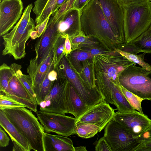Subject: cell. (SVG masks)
Instances as JSON below:
<instances>
[{"mask_svg": "<svg viewBox=\"0 0 151 151\" xmlns=\"http://www.w3.org/2000/svg\"><path fill=\"white\" fill-rule=\"evenodd\" d=\"M94 77L96 87L107 103L115 105L112 97L115 85H119V78L127 67L136 63L116 51L95 55L93 57Z\"/></svg>", "mask_w": 151, "mask_h": 151, "instance_id": "1", "label": "cell"}, {"mask_svg": "<svg viewBox=\"0 0 151 151\" xmlns=\"http://www.w3.org/2000/svg\"><path fill=\"white\" fill-rule=\"evenodd\" d=\"M10 122L28 141L31 150L44 151V129L32 111L24 107L3 110Z\"/></svg>", "mask_w": 151, "mask_h": 151, "instance_id": "2", "label": "cell"}, {"mask_svg": "<svg viewBox=\"0 0 151 151\" xmlns=\"http://www.w3.org/2000/svg\"><path fill=\"white\" fill-rule=\"evenodd\" d=\"M31 11L24 10L19 21L12 30L2 36L4 49L2 55L12 56L16 60L26 54V44L31 32L35 29V22L30 17Z\"/></svg>", "mask_w": 151, "mask_h": 151, "instance_id": "3", "label": "cell"}, {"mask_svg": "<svg viewBox=\"0 0 151 151\" xmlns=\"http://www.w3.org/2000/svg\"><path fill=\"white\" fill-rule=\"evenodd\" d=\"M151 26L150 1L125 5L124 19L125 43L131 42Z\"/></svg>", "mask_w": 151, "mask_h": 151, "instance_id": "4", "label": "cell"}, {"mask_svg": "<svg viewBox=\"0 0 151 151\" xmlns=\"http://www.w3.org/2000/svg\"><path fill=\"white\" fill-rule=\"evenodd\" d=\"M81 31L88 34L113 38L120 42L106 18L98 0H91L80 12Z\"/></svg>", "mask_w": 151, "mask_h": 151, "instance_id": "5", "label": "cell"}, {"mask_svg": "<svg viewBox=\"0 0 151 151\" xmlns=\"http://www.w3.org/2000/svg\"><path fill=\"white\" fill-rule=\"evenodd\" d=\"M119 84L144 100L151 101V71L131 65L120 74Z\"/></svg>", "mask_w": 151, "mask_h": 151, "instance_id": "6", "label": "cell"}, {"mask_svg": "<svg viewBox=\"0 0 151 151\" xmlns=\"http://www.w3.org/2000/svg\"><path fill=\"white\" fill-rule=\"evenodd\" d=\"M55 68L58 76L67 80L80 97L90 107L102 101L104 97L96 88H91L82 81L72 68L67 56H62Z\"/></svg>", "mask_w": 151, "mask_h": 151, "instance_id": "7", "label": "cell"}, {"mask_svg": "<svg viewBox=\"0 0 151 151\" xmlns=\"http://www.w3.org/2000/svg\"><path fill=\"white\" fill-rule=\"evenodd\" d=\"M104 136L112 151H135L140 143L136 139L114 119L104 128Z\"/></svg>", "mask_w": 151, "mask_h": 151, "instance_id": "8", "label": "cell"}, {"mask_svg": "<svg viewBox=\"0 0 151 151\" xmlns=\"http://www.w3.org/2000/svg\"><path fill=\"white\" fill-rule=\"evenodd\" d=\"M37 118L42 126L44 132L55 133L68 137L75 134L76 121L75 118L65 114L41 111L36 112Z\"/></svg>", "mask_w": 151, "mask_h": 151, "instance_id": "9", "label": "cell"}, {"mask_svg": "<svg viewBox=\"0 0 151 151\" xmlns=\"http://www.w3.org/2000/svg\"><path fill=\"white\" fill-rule=\"evenodd\" d=\"M104 15L121 44L125 43L124 19L125 4L121 0H98Z\"/></svg>", "mask_w": 151, "mask_h": 151, "instance_id": "10", "label": "cell"}, {"mask_svg": "<svg viewBox=\"0 0 151 151\" xmlns=\"http://www.w3.org/2000/svg\"><path fill=\"white\" fill-rule=\"evenodd\" d=\"M68 81L58 76L45 99L39 105L40 110L63 114L68 113L66 90Z\"/></svg>", "mask_w": 151, "mask_h": 151, "instance_id": "11", "label": "cell"}, {"mask_svg": "<svg viewBox=\"0 0 151 151\" xmlns=\"http://www.w3.org/2000/svg\"><path fill=\"white\" fill-rule=\"evenodd\" d=\"M0 36L12 29L22 17L23 5L22 0H3L0 2Z\"/></svg>", "mask_w": 151, "mask_h": 151, "instance_id": "12", "label": "cell"}, {"mask_svg": "<svg viewBox=\"0 0 151 151\" xmlns=\"http://www.w3.org/2000/svg\"><path fill=\"white\" fill-rule=\"evenodd\" d=\"M113 119L136 139L151 125V119L147 115L137 111L127 113L115 112Z\"/></svg>", "mask_w": 151, "mask_h": 151, "instance_id": "13", "label": "cell"}, {"mask_svg": "<svg viewBox=\"0 0 151 151\" xmlns=\"http://www.w3.org/2000/svg\"><path fill=\"white\" fill-rule=\"evenodd\" d=\"M114 110L104 100L90 107L76 119L79 121L95 124L101 130L113 119Z\"/></svg>", "mask_w": 151, "mask_h": 151, "instance_id": "14", "label": "cell"}, {"mask_svg": "<svg viewBox=\"0 0 151 151\" xmlns=\"http://www.w3.org/2000/svg\"><path fill=\"white\" fill-rule=\"evenodd\" d=\"M60 37L57 31L56 22L50 19L46 29L35 43V57L38 64L42 62L48 56Z\"/></svg>", "mask_w": 151, "mask_h": 151, "instance_id": "15", "label": "cell"}, {"mask_svg": "<svg viewBox=\"0 0 151 151\" xmlns=\"http://www.w3.org/2000/svg\"><path fill=\"white\" fill-rule=\"evenodd\" d=\"M16 71L10 78L8 86L4 92L0 93L24 105L26 107L36 113L38 105L37 100L31 95L23 85L17 76Z\"/></svg>", "mask_w": 151, "mask_h": 151, "instance_id": "16", "label": "cell"}, {"mask_svg": "<svg viewBox=\"0 0 151 151\" xmlns=\"http://www.w3.org/2000/svg\"><path fill=\"white\" fill-rule=\"evenodd\" d=\"M54 49L44 61L40 64H37L36 57L29 60L27 68V73L31 78L36 97L46 74L55 59Z\"/></svg>", "mask_w": 151, "mask_h": 151, "instance_id": "17", "label": "cell"}, {"mask_svg": "<svg viewBox=\"0 0 151 151\" xmlns=\"http://www.w3.org/2000/svg\"><path fill=\"white\" fill-rule=\"evenodd\" d=\"M80 12L78 10L71 8L63 14L56 22L57 31L62 36H69L81 31Z\"/></svg>", "mask_w": 151, "mask_h": 151, "instance_id": "18", "label": "cell"}, {"mask_svg": "<svg viewBox=\"0 0 151 151\" xmlns=\"http://www.w3.org/2000/svg\"><path fill=\"white\" fill-rule=\"evenodd\" d=\"M0 125L10 136L13 143V151H30L29 142L10 122L3 111L0 110Z\"/></svg>", "mask_w": 151, "mask_h": 151, "instance_id": "19", "label": "cell"}, {"mask_svg": "<svg viewBox=\"0 0 151 151\" xmlns=\"http://www.w3.org/2000/svg\"><path fill=\"white\" fill-rule=\"evenodd\" d=\"M66 102L68 113L73 115L76 119L90 108L68 81L66 90Z\"/></svg>", "mask_w": 151, "mask_h": 151, "instance_id": "20", "label": "cell"}, {"mask_svg": "<svg viewBox=\"0 0 151 151\" xmlns=\"http://www.w3.org/2000/svg\"><path fill=\"white\" fill-rule=\"evenodd\" d=\"M43 142L44 151H75L72 140L67 137L44 132Z\"/></svg>", "mask_w": 151, "mask_h": 151, "instance_id": "21", "label": "cell"}, {"mask_svg": "<svg viewBox=\"0 0 151 151\" xmlns=\"http://www.w3.org/2000/svg\"><path fill=\"white\" fill-rule=\"evenodd\" d=\"M57 0H36L32 10L36 15V25L43 22L49 16L55 12V6Z\"/></svg>", "mask_w": 151, "mask_h": 151, "instance_id": "22", "label": "cell"}, {"mask_svg": "<svg viewBox=\"0 0 151 151\" xmlns=\"http://www.w3.org/2000/svg\"><path fill=\"white\" fill-rule=\"evenodd\" d=\"M112 97L117 112L121 113H127L136 111L126 98L120 85H115L114 86Z\"/></svg>", "mask_w": 151, "mask_h": 151, "instance_id": "23", "label": "cell"}, {"mask_svg": "<svg viewBox=\"0 0 151 151\" xmlns=\"http://www.w3.org/2000/svg\"><path fill=\"white\" fill-rule=\"evenodd\" d=\"M21 65L13 63L10 66L4 63L0 66V92L4 93L8 86L10 78L19 68Z\"/></svg>", "mask_w": 151, "mask_h": 151, "instance_id": "24", "label": "cell"}, {"mask_svg": "<svg viewBox=\"0 0 151 151\" xmlns=\"http://www.w3.org/2000/svg\"><path fill=\"white\" fill-rule=\"evenodd\" d=\"M101 131L100 127L92 124L79 121L76 123L75 134L83 138L92 137Z\"/></svg>", "mask_w": 151, "mask_h": 151, "instance_id": "25", "label": "cell"}, {"mask_svg": "<svg viewBox=\"0 0 151 151\" xmlns=\"http://www.w3.org/2000/svg\"><path fill=\"white\" fill-rule=\"evenodd\" d=\"M131 43L142 52L151 54V26Z\"/></svg>", "mask_w": 151, "mask_h": 151, "instance_id": "26", "label": "cell"}, {"mask_svg": "<svg viewBox=\"0 0 151 151\" xmlns=\"http://www.w3.org/2000/svg\"><path fill=\"white\" fill-rule=\"evenodd\" d=\"M55 59L52 63L42 82L39 93L36 96V99L39 105L41 102L45 99V97L49 93L54 81H52L49 79L48 74L50 71L55 68Z\"/></svg>", "mask_w": 151, "mask_h": 151, "instance_id": "27", "label": "cell"}, {"mask_svg": "<svg viewBox=\"0 0 151 151\" xmlns=\"http://www.w3.org/2000/svg\"><path fill=\"white\" fill-rule=\"evenodd\" d=\"M116 51L129 60L139 64L142 68L151 71V66L144 60L146 53L137 55L127 53L118 49H117Z\"/></svg>", "mask_w": 151, "mask_h": 151, "instance_id": "28", "label": "cell"}, {"mask_svg": "<svg viewBox=\"0 0 151 151\" xmlns=\"http://www.w3.org/2000/svg\"><path fill=\"white\" fill-rule=\"evenodd\" d=\"M122 91L126 98L135 110L144 114L141 106V103L144 99L127 90L120 85Z\"/></svg>", "mask_w": 151, "mask_h": 151, "instance_id": "29", "label": "cell"}, {"mask_svg": "<svg viewBox=\"0 0 151 151\" xmlns=\"http://www.w3.org/2000/svg\"><path fill=\"white\" fill-rule=\"evenodd\" d=\"M24 107L26 106L4 94H0V110L19 107Z\"/></svg>", "mask_w": 151, "mask_h": 151, "instance_id": "30", "label": "cell"}, {"mask_svg": "<svg viewBox=\"0 0 151 151\" xmlns=\"http://www.w3.org/2000/svg\"><path fill=\"white\" fill-rule=\"evenodd\" d=\"M21 69L19 68L17 71V75L31 95L36 99V95L33 90L30 77L29 75L23 74L21 70Z\"/></svg>", "mask_w": 151, "mask_h": 151, "instance_id": "31", "label": "cell"}, {"mask_svg": "<svg viewBox=\"0 0 151 151\" xmlns=\"http://www.w3.org/2000/svg\"><path fill=\"white\" fill-rule=\"evenodd\" d=\"M65 40L64 37L61 36L58 39L55 44L54 49L55 57V68L64 55L63 52Z\"/></svg>", "mask_w": 151, "mask_h": 151, "instance_id": "32", "label": "cell"}, {"mask_svg": "<svg viewBox=\"0 0 151 151\" xmlns=\"http://www.w3.org/2000/svg\"><path fill=\"white\" fill-rule=\"evenodd\" d=\"M81 77L80 78L89 87L92 88H96L94 79L91 78V71L89 65H85L81 71Z\"/></svg>", "mask_w": 151, "mask_h": 151, "instance_id": "33", "label": "cell"}, {"mask_svg": "<svg viewBox=\"0 0 151 151\" xmlns=\"http://www.w3.org/2000/svg\"><path fill=\"white\" fill-rule=\"evenodd\" d=\"M94 56L88 52L76 51L72 52L70 57L78 62L83 61L86 59L93 58Z\"/></svg>", "mask_w": 151, "mask_h": 151, "instance_id": "34", "label": "cell"}, {"mask_svg": "<svg viewBox=\"0 0 151 151\" xmlns=\"http://www.w3.org/2000/svg\"><path fill=\"white\" fill-rule=\"evenodd\" d=\"M121 45V48L118 49L127 53L137 54L138 53L142 52L140 49L136 47L132 43H125Z\"/></svg>", "mask_w": 151, "mask_h": 151, "instance_id": "35", "label": "cell"}, {"mask_svg": "<svg viewBox=\"0 0 151 151\" xmlns=\"http://www.w3.org/2000/svg\"><path fill=\"white\" fill-rule=\"evenodd\" d=\"M95 150L96 151H112L111 147L104 136L98 140L96 146Z\"/></svg>", "mask_w": 151, "mask_h": 151, "instance_id": "36", "label": "cell"}, {"mask_svg": "<svg viewBox=\"0 0 151 151\" xmlns=\"http://www.w3.org/2000/svg\"><path fill=\"white\" fill-rule=\"evenodd\" d=\"M136 139L140 144L151 141V125L146 131L138 137Z\"/></svg>", "mask_w": 151, "mask_h": 151, "instance_id": "37", "label": "cell"}, {"mask_svg": "<svg viewBox=\"0 0 151 151\" xmlns=\"http://www.w3.org/2000/svg\"><path fill=\"white\" fill-rule=\"evenodd\" d=\"M10 139L1 127L0 128V146L5 147L8 145Z\"/></svg>", "mask_w": 151, "mask_h": 151, "instance_id": "38", "label": "cell"}, {"mask_svg": "<svg viewBox=\"0 0 151 151\" xmlns=\"http://www.w3.org/2000/svg\"><path fill=\"white\" fill-rule=\"evenodd\" d=\"M50 16H49L43 22L38 25H36L35 29L38 33V38H39L44 32L47 27Z\"/></svg>", "mask_w": 151, "mask_h": 151, "instance_id": "39", "label": "cell"}, {"mask_svg": "<svg viewBox=\"0 0 151 151\" xmlns=\"http://www.w3.org/2000/svg\"><path fill=\"white\" fill-rule=\"evenodd\" d=\"M91 0H74L72 8L81 11L84 7Z\"/></svg>", "mask_w": 151, "mask_h": 151, "instance_id": "40", "label": "cell"}, {"mask_svg": "<svg viewBox=\"0 0 151 151\" xmlns=\"http://www.w3.org/2000/svg\"><path fill=\"white\" fill-rule=\"evenodd\" d=\"M62 37L65 38L64 44V50L63 53L66 56H67L71 50V45L70 41L69 39V36L67 35Z\"/></svg>", "mask_w": 151, "mask_h": 151, "instance_id": "41", "label": "cell"}, {"mask_svg": "<svg viewBox=\"0 0 151 151\" xmlns=\"http://www.w3.org/2000/svg\"><path fill=\"white\" fill-rule=\"evenodd\" d=\"M151 151V141L140 144L135 151Z\"/></svg>", "mask_w": 151, "mask_h": 151, "instance_id": "42", "label": "cell"}, {"mask_svg": "<svg viewBox=\"0 0 151 151\" xmlns=\"http://www.w3.org/2000/svg\"><path fill=\"white\" fill-rule=\"evenodd\" d=\"M58 73L55 68H53L49 72L48 74L49 79L52 81H54L58 78Z\"/></svg>", "mask_w": 151, "mask_h": 151, "instance_id": "43", "label": "cell"}, {"mask_svg": "<svg viewBox=\"0 0 151 151\" xmlns=\"http://www.w3.org/2000/svg\"><path fill=\"white\" fill-rule=\"evenodd\" d=\"M87 52L90 53L91 55L95 56L101 54L105 53L106 51H102L97 48H93L88 50Z\"/></svg>", "mask_w": 151, "mask_h": 151, "instance_id": "44", "label": "cell"}, {"mask_svg": "<svg viewBox=\"0 0 151 151\" xmlns=\"http://www.w3.org/2000/svg\"><path fill=\"white\" fill-rule=\"evenodd\" d=\"M85 40V37L82 36H79L74 37L72 40L73 44H78L84 42Z\"/></svg>", "mask_w": 151, "mask_h": 151, "instance_id": "45", "label": "cell"}, {"mask_svg": "<svg viewBox=\"0 0 151 151\" xmlns=\"http://www.w3.org/2000/svg\"><path fill=\"white\" fill-rule=\"evenodd\" d=\"M125 5L150 1L149 0H121Z\"/></svg>", "mask_w": 151, "mask_h": 151, "instance_id": "46", "label": "cell"}, {"mask_svg": "<svg viewBox=\"0 0 151 151\" xmlns=\"http://www.w3.org/2000/svg\"><path fill=\"white\" fill-rule=\"evenodd\" d=\"M65 0H57L56 4L55 6V12L58 10L63 4L65 1Z\"/></svg>", "mask_w": 151, "mask_h": 151, "instance_id": "47", "label": "cell"}, {"mask_svg": "<svg viewBox=\"0 0 151 151\" xmlns=\"http://www.w3.org/2000/svg\"><path fill=\"white\" fill-rule=\"evenodd\" d=\"M30 37L32 40H35L38 38V33L36 30H34L31 32Z\"/></svg>", "mask_w": 151, "mask_h": 151, "instance_id": "48", "label": "cell"}, {"mask_svg": "<svg viewBox=\"0 0 151 151\" xmlns=\"http://www.w3.org/2000/svg\"><path fill=\"white\" fill-rule=\"evenodd\" d=\"M86 147L79 146L75 147V151H87Z\"/></svg>", "mask_w": 151, "mask_h": 151, "instance_id": "49", "label": "cell"}, {"mask_svg": "<svg viewBox=\"0 0 151 151\" xmlns=\"http://www.w3.org/2000/svg\"><path fill=\"white\" fill-rule=\"evenodd\" d=\"M2 0H0V2H1Z\"/></svg>", "mask_w": 151, "mask_h": 151, "instance_id": "50", "label": "cell"}, {"mask_svg": "<svg viewBox=\"0 0 151 151\" xmlns=\"http://www.w3.org/2000/svg\"><path fill=\"white\" fill-rule=\"evenodd\" d=\"M150 1H151V0H149Z\"/></svg>", "mask_w": 151, "mask_h": 151, "instance_id": "51", "label": "cell"}, {"mask_svg": "<svg viewBox=\"0 0 151 151\" xmlns=\"http://www.w3.org/2000/svg\"></svg>", "mask_w": 151, "mask_h": 151, "instance_id": "52", "label": "cell"}]
</instances>
